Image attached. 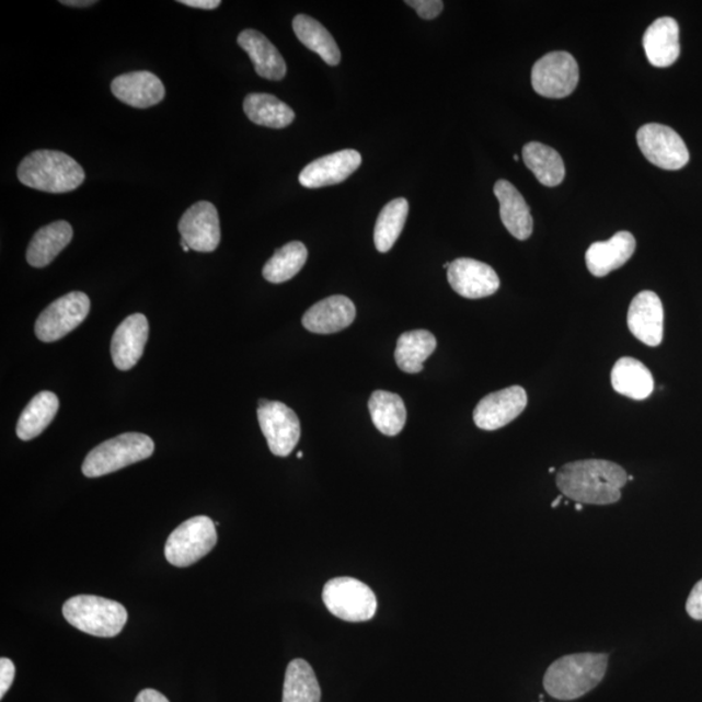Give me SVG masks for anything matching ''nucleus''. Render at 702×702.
<instances>
[{"label": "nucleus", "mask_w": 702, "mask_h": 702, "mask_svg": "<svg viewBox=\"0 0 702 702\" xmlns=\"http://www.w3.org/2000/svg\"><path fill=\"white\" fill-rule=\"evenodd\" d=\"M629 482L620 464L603 460H584L562 465L557 486L563 496L576 504L611 505L620 502Z\"/></svg>", "instance_id": "nucleus-1"}, {"label": "nucleus", "mask_w": 702, "mask_h": 702, "mask_svg": "<svg viewBox=\"0 0 702 702\" xmlns=\"http://www.w3.org/2000/svg\"><path fill=\"white\" fill-rule=\"evenodd\" d=\"M608 663L609 656L605 653H575L561 657L548 667L545 691L561 701L579 699L602 682Z\"/></svg>", "instance_id": "nucleus-2"}, {"label": "nucleus", "mask_w": 702, "mask_h": 702, "mask_svg": "<svg viewBox=\"0 0 702 702\" xmlns=\"http://www.w3.org/2000/svg\"><path fill=\"white\" fill-rule=\"evenodd\" d=\"M18 177L32 189L61 194L78 189L85 181V171L65 152L38 150L23 159Z\"/></svg>", "instance_id": "nucleus-3"}, {"label": "nucleus", "mask_w": 702, "mask_h": 702, "mask_svg": "<svg viewBox=\"0 0 702 702\" xmlns=\"http://www.w3.org/2000/svg\"><path fill=\"white\" fill-rule=\"evenodd\" d=\"M62 615L73 628L99 637H115L128 621L120 602L101 596L79 595L62 605Z\"/></svg>", "instance_id": "nucleus-4"}, {"label": "nucleus", "mask_w": 702, "mask_h": 702, "mask_svg": "<svg viewBox=\"0 0 702 702\" xmlns=\"http://www.w3.org/2000/svg\"><path fill=\"white\" fill-rule=\"evenodd\" d=\"M154 450V441L149 436L137 433L123 434L90 451L82 463V474L87 477L113 474L130 464L148 460Z\"/></svg>", "instance_id": "nucleus-5"}, {"label": "nucleus", "mask_w": 702, "mask_h": 702, "mask_svg": "<svg viewBox=\"0 0 702 702\" xmlns=\"http://www.w3.org/2000/svg\"><path fill=\"white\" fill-rule=\"evenodd\" d=\"M218 542L217 526L204 516L187 519L170 534L164 555L172 566L189 567L210 553Z\"/></svg>", "instance_id": "nucleus-6"}, {"label": "nucleus", "mask_w": 702, "mask_h": 702, "mask_svg": "<svg viewBox=\"0 0 702 702\" xmlns=\"http://www.w3.org/2000/svg\"><path fill=\"white\" fill-rule=\"evenodd\" d=\"M323 602L330 613L345 622H367L377 614L378 600L367 584L353 578H336L325 584Z\"/></svg>", "instance_id": "nucleus-7"}, {"label": "nucleus", "mask_w": 702, "mask_h": 702, "mask_svg": "<svg viewBox=\"0 0 702 702\" xmlns=\"http://www.w3.org/2000/svg\"><path fill=\"white\" fill-rule=\"evenodd\" d=\"M534 92L545 99L572 95L579 82V66L572 54L554 51L537 61L531 74Z\"/></svg>", "instance_id": "nucleus-8"}, {"label": "nucleus", "mask_w": 702, "mask_h": 702, "mask_svg": "<svg viewBox=\"0 0 702 702\" xmlns=\"http://www.w3.org/2000/svg\"><path fill=\"white\" fill-rule=\"evenodd\" d=\"M90 300L82 291H72L58 298L41 312L36 322V336L42 343H55L85 321Z\"/></svg>", "instance_id": "nucleus-9"}, {"label": "nucleus", "mask_w": 702, "mask_h": 702, "mask_svg": "<svg viewBox=\"0 0 702 702\" xmlns=\"http://www.w3.org/2000/svg\"><path fill=\"white\" fill-rule=\"evenodd\" d=\"M638 148L652 164L666 171L682 170L690 162L683 138L663 124H646L636 135Z\"/></svg>", "instance_id": "nucleus-10"}, {"label": "nucleus", "mask_w": 702, "mask_h": 702, "mask_svg": "<svg viewBox=\"0 0 702 702\" xmlns=\"http://www.w3.org/2000/svg\"><path fill=\"white\" fill-rule=\"evenodd\" d=\"M258 421L271 453L288 457L301 439V423L294 410L279 401L261 400Z\"/></svg>", "instance_id": "nucleus-11"}, {"label": "nucleus", "mask_w": 702, "mask_h": 702, "mask_svg": "<svg viewBox=\"0 0 702 702\" xmlns=\"http://www.w3.org/2000/svg\"><path fill=\"white\" fill-rule=\"evenodd\" d=\"M179 231L194 252H215L221 239L217 207L207 200L197 202L180 219Z\"/></svg>", "instance_id": "nucleus-12"}, {"label": "nucleus", "mask_w": 702, "mask_h": 702, "mask_svg": "<svg viewBox=\"0 0 702 702\" xmlns=\"http://www.w3.org/2000/svg\"><path fill=\"white\" fill-rule=\"evenodd\" d=\"M527 402V393L519 385L493 392L477 403L474 410V422L484 430L503 428L525 412Z\"/></svg>", "instance_id": "nucleus-13"}, {"label": "nucleus", "mask_w": 702, "mask_h": 702, "mask_svg": "<svg viewBox=\"0 0 702 702\" xmlns=\"http://www.w3.org/2000/svg\"><path fill=\"white\" fill-rule=\"evenodd\" d=\"M448 281L456 294L469 300L490 297L499 289L496 271L488 264L471 258L451 262L448 268Z\"/></svg>", "instance_id": "nucleus-14"}, {"label": "nucleus", "mask_w": 702, "mask_h": 702, "mask_svg": "<svg viewBox=\"0 0 702 702\" xmlns=\"http://www.w3.org/2000/svg\"><path fill=\"white\" fill-rule=\"evenodd\" d=\"M664 306L655 291L644 290L632 300L628 314L629 330L638 342L656 347L664 338Z\"/></svg>", "instance_id": "nucleus-15"}, {"label": "nucleus", "mask_w": 702, "mask_h": 702, "mask_svg": "<svg viewBox=\"0 0 702 702\" xmlns=\"http://www.w3.org/2000/svg\"><path fill=\"white\" fill-rule=\"evenodd\" d=\"M360 164L361 156L357 150L333 152L304 166L300 184L309 189L336 185L350 177Z\"/></svg>", "instance_id": "nucleus-16"}, {"label": "nucleus", "mask_w": 702, "mask_h": 702, "mask_svg": "<svg viewBox=\"0 0 702 702\" xmlns=\"http://www.w3.org/2000/svg\"><path fill=\"white\" fill-rule=\"evenodd\" d=\"M149 338V322L142 314H134L117 326L111 343V356L119 370L128 371L141 359Z\"/></svg>", "instance_id": "nucleus-17"}, {"label": "nucleus", "mask_w": 702, "mask_h": 702, "mask_svg": "<svg viewBox=\"0 0 702 702\" xmlns=\"http://www.w3.org/2000/svg\"><path fill=\"white\" fill-rule=\"evenodd\" d=\"M356 315V306L350 298L332 296L311 306L302 318V324L306 330L318 335H331L347 329Z\"/></svg>", "instance_id": "nucleus-18"}, {"label": "nucleus", "mask_w": 702, "mask_h": 702, "mask_svg": "<svg viewBox=\"0 0 702 702\" xmlns=\"http://www.w3.org/2000/svg\"><path fill=\"white\" fill-rule=\"evenodd\" d=\"M113 94L120 102L135 108H149L161 103L165 96V89L161 79L149 71L129 72L117 78L111 83Z\"/></svg>", "instance_id": "nucleus-19"}, {"label": "nucleus", "mask_w": 702, "mask_h": 702, "mask_svg": "<svg viewBox=\"0 0 702 702\" xmlns=\"http://www.w3.org/2000/svg\"><path fill=\"white\" fill-rule=\"evenodd\" d=\"M636 250L630 232H618L609 241L595 242L586 253L587 268L596 277L608 276L628 263Z\"/></svg>", "instance_id": "nucleus-20"}, {"label": "nucleus", "mask_w": 702, "mask_h": 702, "mask_svg": "<svg viewBox=\"0 0 702 702\" xmlns=\"http://www.w3.org/2000/svg\"><path fill=\"white\" fill-rule=\"evenodd\" d=\"M643 46L646 58L653 67L672 66L680 55L677 20L666 16L656 20L644 33Z\"/></svg>", "instance_id": "nucleus-21"}, {"label": "nucleus", "mask_w": 702, "mask_h": 702, "mask_svg": "<svg viewBox=\"0 0 702 702\" xmlns=\"http://www.w3.org/2000/svg\"><path fill=\"white\" fill-rule=\"evenodd\" d=\"M495 194L499 202V217H502L507 231L520 241L530 239L533 231V219L522 194L506 180L497 181Z\"/></svg>", "instance_id": "nucleus-22"}, {"label": "nucleus", "mask_w": 702, "mask_h": 702, "mask_svg": "<svg viewBox=\"0 0 702 702\" xmlns=\"http://www.w3.org/2000/svg\"><path fill=\"white\" fill-rule=\"evenodd\" d=\"M238 44L252 59L255 72L263 79L280 81L287 74V62L271 41L258 31L240 33Z\"/></svg>", "instance_id": "nucleus-23"}, {"label": "nucleus", "mask_w": 702, "mask_h": 702, "mask_svg": "<svg viewBox=\"0 0 702 702\" xmlns=\"http://www.w3.org/2000/svg\"><path fill=\"white\" fill-rule=\"evenodd\" d=\"M73 239V229L67 221H55L42 227L26 250V261L32 267L48 266Z\"/></svg>", "instance_id": "nucleus-24"}, {"label": "nucleus", "mask_w": 702, "mask_h": 702, "mask_svg": "<svg viewBox=\"0 0 702 702\" xmlns=\"http://www.w3.org/2000/svg\"><path fill=\"white\" fill-rule=\"evenodd\" d=\"M614 391L635 401H644L655 391V379L641 360L624 357L611 370Z\"/></svg>", "instance_id": "nucleus-25"}, {"label": "nucleus", "mask_w": 702, "mask_h": 702, "mask_svg": "<svg viewBox=\"0 0 702 702\" xmlns=\"http://www.w3.org/2000/svg\"><path fill=\"white\" fill-rule=\"evenodd\" d=\"M59 399L53 392H41L27 403L24 412L21 413L16 434L20 440L30 441L36 439L57 416Z\"/></svg>", "instance_id": "nucleus-26"}, {"label": "nucleus", "mask_w": 702, "mask_h": 702, "mask_svg": "<svg viewBox=\"0 0 702 702\" xmlns=\"http://www.w3.org/2000/svg\"><path fill=\"white\" fill-rule=\"evenodd\" d=\"M243 111L254 124L273 129L287 128L296 119L295 111L287 103L266 93L249 94L243 101Z\"/></svg>", "instance_id": "nucleus-27"}, {"label": "nucleus", "mask_w": 702, "mask_h": 702, "mask_svg": "<svg viewBox=\"0 0 702 702\" xmlns=\"http://www.w3.org/2000/svg\"><path fill=\"white\" fill-rule=\"evenodd\" d=\"M294 31L297 38L309 50L317 53L326 65L332 67L340 65L342 51L331 33L318 20L308 15H297L294 20Z\"/></svg>", "instance_id": "nucleus-28"}, {"label": "nucleus", "mask_w": 702, "mask_h": 702, "mask_svg": "<svg viewBox=\"0 0 702 702\" xmlns=\"http://www.w3.org/2000/svg\"><path fill=\"white\" fill-rule=\"evenodd\" d=\"M437 342L433 333L424 330L403 333L395 347L394 358L406 373L423 371L424 360L436 350Z\"/></svg>", "instance_id": "nucleus-29"}, {"label": "nucleus", "mask_w": 702, "mask_h": 702, "mask_svg": "<svg viewBox=\"0 0 702 702\" xmlns=\"http://www.w3.org/2000/svg\"><path fill=\"white\" fill-rule=\"evenodd\" d=\"M368 408H370L375 427L382 435L398 436L405 427L407 413L405 403L399 394L385 391L373 392L368 402Z\"/></svg>", "instance_id": "nucleus-30"}, {"label": "nucleus", "mask_w": 702, "mask_h": 702, "mask_svg": "<svg viewBox=\"0 0 702 702\" xmlns=\"http://www.w3.org/2000/svg\"><path fill=\"white\" fill-rule=\"evenodd\" d=\"M523 161L539 183L545 186H557L565 179V164L557 151L540 142L527 143L523 148Z\"/></svg>", "instance_id": "nucleus-31"}, {"label": "nucleus", "mask_w": 702, "mask_h": 702, "mask_svg": "<svg viewBox=\"0 0 702 702\" xmlns=\"http://www.w3.org/2000/svg\"><path fill=\"white\" fill-rule=\"evenodd\" d=\"M315 671L304 659H294L285 672L283 702H321Z\"/></svg>", "instance_id": "nucleus-32"}, {"label": "nucleus", "mask_w": 702, "mask_h": 702, "mask_svg": "<svg viewBox=\"0 0 702 702\" xmlns=\"http://www.w3.org/2000/svg\"><path fill=\"white\" fill-rule=\"evenodd\" d=\"M308 249L300 241L287 243L276 250L263 268V277L269 283L281 284L294 279L308 262Z\"/></svg>", "instance_id": "nucleus-33"}, {"label": "nucleus", "mask_w": 702, "mask_h": 702, "mask_svg": "<svg viewBox=\"0 0 702 702\" xmlns=\"http://www.w3.org/2000/svg\"><path fill=\"white\" fill-rule=\"evenodd\" d=\"M407 214L408 202L405 198L393 199L382 208L373 231L375 246L380 253H388L399 240Z\"/></svg>", "instance_id": "nucleus-34"}, {"label": "nucleus", "mask_w": 702, "mask_h": 702, "mask_svg": "<svg viewBox=\"0 0 702 702\" xmlns=\"http://www.w3.org/2000/svg\"><path fill=\"white\" fill-rule=\"evenodd\" d=\"M407 5L418 12L419 18L424 20H434L440 15L444 10L441 0H407Z\"/></svg>", "instance_id": "nucleus-35"}, {"label": "nucleus", "mask_w": 702, "mask_h": 702, "mask_svg": "<svg viewBox=\"0 0 702 702\" xmlns=\"http://www.w3.org/2000/svg\"><path fill=\"white\" fill-rule=\"evenodd\" d=\"M16 667L10 658L0 659V699L9 692L13 680H15Z\"/></svg>", "instance_id": "nucleus-36"}, {"label": "nucleus", "mask_w": 702, "mask_h": 702, "mask_svg": "<svg viewBox=\"0 0 702 702\" xmlns=\"http://www.w3.org/2000/svg\"><path fill=\"white\" fill-rule=\"evenodd\" d=\"M687 613L693 620L702 621V579L693 587L686 605Z\"/></svg>", "instance_id": "nucleus-37"}, {"label": "nucleus", "mask_w": 702, "mask_h": 702, "mask_svg": "<svg viewBox=\"0 0 702 702\" xmlns=\"http://www.w3.org/2000/svg\"><path fill=\"white\" fill-rule=\"evenodd\" d=\"M135 702H170V700L163 693L146 688V690L138 693Z\"/></svg>", "instance_id": "nucleus-38"}, {"label": "nucleus", "mask_w": 702, "mask_h": 702, "mask_svg": "<svg viewBox=\"0 0 702 702\" xmlns=\"http://www.w3.org/2000/svg\"><path fill=\"white\" fill-rule=\"evenodd\" d=\"M179 3L200 10H215L221 4L220 0H180Z\"/></svg>", "instance_id": "nucleus-39"}, {"label": "nucleus", "mask_w": 702, "mask_h": 702, "mask_svg": "<svg viewBox=\"0 0 702 702\" xmlns=\"http://www.w3.org/2000/svg\"><path fill=\"white\" fill-rule=\"evenodd\" d=\"M60 3L69 7H89L95 4L96 2H90V0H76V2L74 0H61Z\"/></svg>", "instance_id": "nucleus-40"}, {"label": "nucleus", "mask_w": 702, "mask_h": 702, "mask_svg": "<svg viewBox=\"0 0 702 702\" xmlns=\"http://www.w3.org/2000/svg\"><path fill=\"white\" fill-rule=\"evenodd\" d=\"M181 246H183L185 253L191 252L192 250L189 245H187V243L183 240H181Z\"/></svg>", "instance_id": "nucleus-41"}, {"label": "nucleus", "mask_w": 702, "mask_h": 702, "mask_svg": "<svg viewBox=\"0 0 702 702\" xmlns=\"http://www.w3.org/2000/svg\"><path fill=\"white\" fill-rule=\"evenodd\" d=\"M562 498L563 496H559L557 499H555V502L552 504L553 509H555V507H557L562 503Z\"/></svg>", "instance_id": "nucleus-42"}, {"label": "nucleus", "mask_w": 702, "mask_h": 702, "mask_svg": "<svg viewBox=\"0 0 702 702\" xmlns=\"http://www.w3.org/2000/svg\"><path fill=\"white\" fill-rule=\"evenodd\" d=\"M576 510L578 511L583 510V504H576Z\"/></svg>", "instance_id": "nucleus-43"}, {"label": "nucleus", "mask_w": 702, "mask_h": 702, "mask_svg": "<svg viewBox=\"0 0 702 702\" xmlns=\"http://www.w3.org/2000/svg\"><path fill=\"white\" fill-rule=\"evenodd\" d=\"M297 457L300 458V460H302V458H303L302 451H300V453H298Z\"/></svg>", "instance_id": "nucleus-44"}, {"label": "nucleus", "mask_w": 702, "mask_h": 702, "mask_svg": "<svg viewBox=\"0 0 702 702\" xmlns=\"http://www.w3.org/2000/svg\"><path fill=\"white\" fill-rule=\"evenodd\" d=\"M549 472H552V474H553V472H555V469L554 468L549 469Z\"/></svg>", "instance_id": "nucleus-45"}]
</instances>
